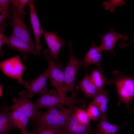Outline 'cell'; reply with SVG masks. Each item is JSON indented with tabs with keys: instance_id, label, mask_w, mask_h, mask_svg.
Returning <instances> with one entry per match:
<instances>
[{
	"instance_id": "obj_1",
	"label": "cell",
	"mask_w": 134,
	"mask_h": 134,
	"mask_svg": "<svg viewBox=\"0 0 134 134\" xmlns=\"http://www.w3.org/2000/svg\"><path fill=\"white\" fill-rule=\"evenodd\" d=\"M75 111L73 108L67 109L63 105L49 108L45 112L41 113L36 120L34 122L64 128Z\"/></svg>"
},
{
	"instance_id": "obj_2",
	"label": "cell",
	"mask_w": 134,
	"mask_h": 134,
	"mask_svg": "<svg viewBox=\"0 0 134 134\" xmlns=\"http://www.w3.org/2000/svg\"><path fill=\"white\" fill-rule=\"evenodd\" d=\"M110 80L115 84L117 91L119 101L118 105L125 103L129 108V103L134 97V76H128L118 70L112 72Z\"/></svg>"
},
{
	"instance_id": "obj_3",
	"label": "cell",
	"mask_w": 134,
	"mask_h": 134,
	"mask_svg": "<svg viewBox=\"0 0 134 134\" xmlns=\"http://www.w3.org/2000/svg\"><path fill=\"white\" fill-rule=\"evenodd\" d=\"M83 99H78L72 96L61 97L56 91L52 90L49 93H45L37 99L35 103L37 109L39 110L44 108L47 109L60 105H66L71 107L76 105L85 103Z\"/></svg>"
},
{
	"instance_id": "obj_4",
	"label": "cell",
	"mask_w": 134,
	"mask_h": 134,
	"mask_svg": "<svg viewBox=\"0 0 134 134\" xmlns=\"http://www.w3.org/2000/svg\"><path fill=\"white\" fill-rule=\"evenodd\" d=\"M70 60L64 69V81L63 90L64 92H70L71 96L76 97L77 92L74 90V85L78 70L83 66V60L78 59L75 57L73 53L71 42L70 40L68 42Z\"/></svg>"
},
{
	"instance_id": "obj_5",
	"label": "cell",
	"mask_w": 134,
	"mask_h": 134,
	"mask_svg": "<svg viewBox=\"0 0 134 134\" xmlns=\"http://www.w3.org/2000/svg\"><path fill=\"white\" fill-rule=\"evenodd\" d=\"M19 97H14L13 99V104L8 107L9 110L16 111L26 116L31 121L35 122L40 115L35 104L30 100L27 91L23 90L20 92Z\"/></svg>"
},
{
	"instance_id": "obj_6",
	"label": "cell",
	"mask_w": 134,
	"mask_h": 134,
	"mask_svg": "<svg viewBox=\"0 0 134 134\" xmlns=\"http://www.w3.org/2000/svg\"><path fill=\"white\" fill-rule=\"evenodd\" d=\"M0 67L5 74L17 80L19 83L21 84L24 80L22 77L26 68L21 61L20 54L1 62Z\"/></svg>"
},
{
	"instance_id": "obj_7",
	"label": "cell",
	"mask_w": 134,
	"mask_h": 134,
	"mask_svg": "<svg viewBox=\"0 0 134 134\" xmlns=\"http://www.w3.org/2000/svg\"><path fill=\"white\" fill-rule=\"evenodd\" d=\"M10 10L12 20L9 23L12 27V33L14 35L23 40L32 44H34L28 29L25 24L24 17L20 16L17 11L15 4L12 3Z\"/></svg>"
},
{
	"instance_id": "obj_8",
	"label": "cell",
	"mask_w": 134,
	"mask_h": 134,
	"mask_svg": "<svg viewBox=\"0 0 134 134\" xmlns=\"http://www.w3.org/2000/svg\"><path fill=\"white\" fill-rule=\"evenodd\" d=\"M43 34L48 49L42 50L50 58L53 59L58 67L62 70L63 66L59 60V55L60 49L65 45L64 40L62 37L50 32H44Z\"/></svg>"
},
{
	"instance_id": "obj_9",
	"label": "cell",
	"mask_w": 134,
	"mask_h": 134,
	"mask_svg": "<svg viewBox=\"0 0 134 134\" xmlns=\"http://www.w3.org/2000/svg\"><path fill=\"white\" fill-rule=\"evenodd\" d=\"M43 52L49 63L48 78L50 79L51 85L55 88L60 96H66V93L63 90L64 81V72L57 66L56 61L53 59L50 58L45 52Z\"/></svg>"
},
{
	"instance_id": "obj_10",
	"label": "cell",
	"mask_w": 134,
	"mask_h": 134,
	"mask_svg": "<svg viewBox=\"0 0 134 134\" xmlns=\"http://www.w3.org/2000/svg\"><path fill=\"white\" fill-rule=\"evenodd\" d=\"M49 72L48 67L45 71L35 79L29 81L23 80L21 84L26 87L29 98L36 94L42 95L48 91L47 81Z\"/></svg>"
},
{
	"instance_id": "obj_11",
	"label": "cell",
	"mask_w": 134,
	"mask_h": 134,
	"mask_svg": "<svg viewBox=\"0 0 134 134\" xmlns=\"http://www.w3.org/2000/svg\"><path fill=\"white\" fill-rule=\"evenodd\" d=\"M5 44L8 48L18 51L23 54L24 59L26 60L30 54L40 55L36 49L35 45L25 41L12 33L9 37L6 36Z\"/></svg>"
},
{
	"instance_id": "obj_12",
	"label": "cell",
	"mask_w": 134,
	"mask_h": 134,
	"mask_svg": "<svg viewBox=\"0 0 134 134\" xmlns=\"http://www.w3.org/2000/svg\"><path fill=\"white\" fill-rule=\"evenodd\" d=\"M101 39L100 45L99 46L98 51L102 52H110L115 54L114 48L116 42L119 39H122L124 41L129 38L128 34H121L116 32L113 28H111L109 33L99 36Z\"/></svg>"
},
{
	"instance_id": "obj_13",
	"label": "cell",
	"mask_w": 134,
	"mask_h": 134,
	"mask_svg": "<svg viewBox=\"0 0 134 134\" xmlns=\"http://www.w3.org/2000/svg\"><path fill=\"white\" fill-rule=\"evenodd\" d=\"M34 0H30L28 3L30 18L31 27L34 34L36 49L40 55L42 48L40 44V38L44 32L42 29L38 18L34 5Z\"/></svg>"
},
{
	"instance_id": "obj_14",
	"label": "cell",
	"mask_w": 134,
	"mask_h": 134,
	"mask_svg": "<svg viewBox=\"0 0 134 134\" xmlns=\"http://www.w3.org/2000/svg\"><path fill=\"white\" fill-rule=\"evenodd\" d=\"M64 129L66 134H94V132L90 126L84 125L79 123L74 112L71 116Z\"/></svg>"
},
{
	"instance_id": "obj_15",
	"label": "cell",
	"mask_w": 134,
	"mask_h": 134,
	"mask_svg": "<svg viewBox=\"0 0 134 134\" xmlns=\"http://www.w3.org/2000/svg\"><path fill=\"white\" fill-rule=\"evenodd\" d=\"M98 47L93 41L89 50L82 59L83 67L86 69L91 64H94L98 67L100 65L102 56L101 52L99 51Z\"/></svg>"
},
{
	"instance_id": "obj_16",
	"label": "cell",
	"mask_w": 134,
	"mask_h": 134,
	"mask_svg": "<svg viewBox=\"0 0 134 134\" xmlns=\"http://www.w3.org/2000/svg\"><path fill=\"white\" fill-rule=\"evenodd\" d=\"M75 89L83 92L86 97L92 98L100 92L87 74H86L82 80L76 86Z\"/></svg>"
},
{
	"instance_id": "obj_17",
	"label": "cell",
	"mask_w": 134,
	"mask_h": 134,
	"mask_svg": "<svg viewBox=\"0 0 134 134\" xmlns=\"http://www.w3.org/2000/svg\"><path fill=\"white\" fill-rule=\"evenodd\" d=\"M9 109L6 104L0 108V134H7L14 129H17L11 121L8 113Z\"/></svg>"
},
{
	"instance_id": "obj_18",
	"label": "cell",
	"mask_w": 134,
	"mask_h": 134,
	"mask_svg": "<svg viewBox=\"0 0 134 134\" xmlns=\"http://www.w3.org/2000/svg\"><path fill=\"white\" fill-rule=\"evenodd\" d=\"M9 117L12 123L17 129L20 130L21 134L28 133L26 127L29 118L24 114L16 111L9 112Z\"/></svg>"
},
{
	"instance_id": "obj_19",
	"label": "cell",
	"mask_w": 134,
	"mask_h": 134,
	"mask_svg": "<svg viewBox=\"0 0 134 134\" xmlns=\"http://www.w3.org/2000/svg\"><path fill=\"white\" fill-rule=\"evenodd\" d=\"M109 92L103 89L93 98L92 103L99 109L101 117L107 118L106 112Z\"/></svg>"
},
{
	"instance_id": "obj_20",
	"label": "cell",
	"mask_w": 134,
	"mask_h": 134,
	"mask_svg": "<svg viewBox=\"0 0 134 134\" xmlns=\"http://www.w3.org/2000/svg\"><path fill=\"white\" fill-rule=\"evenodd\" d=\"M103 68L99 66L92 70L90 77L98 89L100 91L103 89L105 85H109L111 83L110 80L106 78L102 73Z\"/></svg>"
},
{
	"instance_id": "obj_21",
	"label": "cell",
	"mask_w": 134,
	"mask_h": 134,
	"mask_svg": "<svg viewBox=\"0 0 134 134\" xmlns=\"http://www.w3.org/2000/svg\"><path fill=\"white\" fill-rule=\"evenodd\" d=\"M106 118L100 117L97 126V130L95 131L97 134H116L118 131L125 125L119 126L111 124L107 121Z\"/></svg>"
},
{
	"instance_id": "obj_22",
	"label": "cell",
	"mask_w": 134,
	"mask_h": 134,
	"mask_svg": "<svg viewBox=\"0 0 134 134\" xmlns=\"http://www.w3.org/2000/svg\"><path fill=\"white\" fill-rule=\"evenodd\" d=\"M34 130L36 134H66L64 128L34 123Z\"/></svg>"
},
{
	"instance_id": "obj_23",
	"label": "cell",
	"mask_w": 134,
	"mask_h": 134,
	"mask_svg": "<svg viewBox=\"0 0 134 134\" xmlns=\"http://www.w3.org/2000/svg\"><path fill=\"white\" fill-rule=\"evenodd\" d=\"M12 0H0V12L1 13L0 15V25L6 19L12 18L9 9L10 4Z\"/></svg>"
},
{
	"instance_id": "obj_24",
	"label": "cell",
	"mask_w": 134,
	"mask_h": 134,
	"mask_svg": "<svg viewBox=\"0 0 134 134\" xmlns=\"http://www.w3.org/2000/svg\"><path fill=\"white\" fill-rule=\"evenodd\" d=\"M75 109L74 114L80 124L85 126H89L90 119L87 111L75 107H73Z\"/></svg>"
},
{
	"instance_id": "obj_25",
	"label": "cell",
	"mask_w": 134,
	"mask_h": 134,
	"mask_svg": "<svg viewBox=\"0 0 134 134\" xmlns=\"http://www.w3.org/2000/svg\"><path fill=\"white\" fill-rule=\"evenodd\" d=\"M125 1L122 0H110L103 2V6L106 10H109L112 12H114L115 8L119 6L122 7L126 4Z\"/></svg>"
},
{
	"instance_id": "obj_26",
	"label": "cell",
	"mask_w": 134,
	"mask_h": 134,
	"mask_svg": "<svg viewBox=\"0 0 134 134\" xmlns=\"http://www.w3.org/2000/svg\"><path fill=\"white\" fill-rule=\"evenodd\" d=\"M30 0H12V2L15 5L18 14L24 17L26 15L24 11L25 6L28 4Z\"/></svg>"
},
{
	"instance_id": "obj_27",
	"label": "cell",
	"mask_w": 134,
	"mask_h": 134,
	"mask_svg": "<svg viewBox=\"0 0 134 134\" xmlns=\"http://www.w3.org/2000/svg\"><path fill=\"white\" fill-rule=\"evenodd\" d=\"M87 112L90 120H97L100 116V112L98 108L92 102L89 103Z\"/></svg>"
},
{
	"instance_id": "obj_28",
	"label": "cell",
	"mask_w": 134,
	"mask_h": 134,
	"mask_svg": "<svg viewBox=\"0 0 134 134\" xmlns=\"http://www.w3.org/2000/svg\"><path fill=\"white\" fill-rule=\"evenodd\" d=\"M7 25L5 23H3L0 25V55L1 57L4 55V53L2 49V45L5 43L6 36L3 34V30Z\"/></svg>"
},
{
	"instance_id": "obj_29",
	"label": "cell",
	"mask_w": 134,
	"mask_h": 134,
	"mask_svg": "<svg viewBox=\"0 0 134 134\" xmlns=\"http://www.w3.org/2000/svg\"><path fill=\"white\" fill-rule=\"evenodd\" d=\"M134 42V38L130 42L127 43H125L124 42H121L118 44V46L120 48H122L128 46Z\"/></svg>"
},
{
	"instance_id": "obj_30",
	"label": "cell",
	"mask_w": 134,
	"mask_h": 134,
	"mask_svg": "<svg viewBox=\"0 0 134 134\" xmlns=\"http://www.w3.org/2000/svg\"><path fill=\"white\" fill-rule=\"evenodd\" d=\"M3 89L1 85L0 84V97L1 98L2 96L3 95Z\"/></svg>"
},
{
	"instance_id": "obj_31",
	"label": "cell",
	"mask_w": 134,
	"mask_h": 134,
	"mask_svg": "<svg viewBox=\"0 0 134 134\" xmlns=\"http://www.w3.org/2000/svg\"><path fill=\"white\" fill-rule=\"evenodd\" d=\"M24 134H36L35 132L33 130V131H32L31 132H28V133H27Z\"/></svg>"
},
{
	"instance_id": "obj_32",
	"label": "cell",
	"mask_w": 134,
	"mask_h": 134,
	"mask_svg": "<svg viewBox=\"0 0 134 134\" xmlns=\"http://www.w3.org/2000/svg\"><path fill=\"white\" fill-rule=\"evenodd\" d=\"M94 134H97L95 133V131L94 132Z\"/></svg>"
}]
</instances>
